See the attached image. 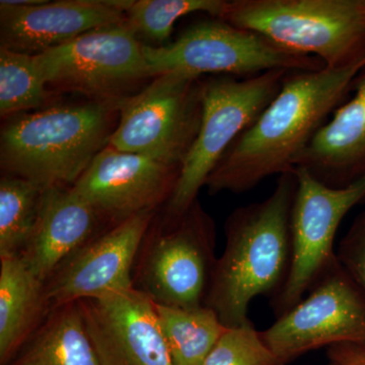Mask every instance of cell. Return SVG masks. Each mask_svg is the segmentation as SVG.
<instances>
[{
    "label": "cell",
    "instance_id": "1",
    "mask_svg": "<svg viewBox=\"0 0 365 365\" xmlns=\"http://www.w3.org/2000/svg\"><path fill=\"white\" fill-rule=\"evenodd\" d=\"M364 69L365 58L343 68L290 72L272 102L216 165L205 182L209 193L241 194L274 175L294 173Z\"/></svg>",
    "mask_w": 365,
    "mask_h": 365
},
{
    "label": "cell",
    "instance_id": "2",
    "mask_svg": "<svg viewBox=\"0 0 365 365\" xmlns=\"http://www.w3.org/2000/svg\"><path fill=\"white\" fill-rule=\"evenodd\" d=\"M297 178L278 177L271 195L232 211L225 222L227 244L216 260L204 306L227 328L252 324L248 313L259 295L280 292L292 254L290 216Z\"/></svg>",
    "mask_w": 365,
    "mask_h": 365
},
{
    "label": "cell",
    "instance_id": "3",
    "mask_svg": "<svg viewBox=\"0 0 365 365\" xmlns=\"http://www.w3.org/2000/svg\"><path fill=\"white\" fill-rule=\"evenodd\" d=\"M118 104L91 101L7 118L0 135L1 169L45 189L73 186L109 145Z\"/></svg>",
    "mask_w": 365,
    "mask_h": 365
},
{
    "label": "cell",
    "instance_id": "4",
    "mask_svg": "<svg viewBox=\"0 0 365 365\" xmlns=\"http://www.w3.org/2000/svg\"><path fill=\"white\" fill-rule=\"evenodd\" d=\"M220 19L328 68L365 58V0H232Z\"/></svg>",
    "mask_w": 365,
    "mask_h": 365
},
{
    "label": "cell",
    "instance_id": "5",
    "mask_svg": "<svg viewBox=\"0 0 365 365\" xmlns=\"http://www.w3.org/2000/svg\"><path fill=\"white\" fill-rule=\"evenodd\" d=\"M289 73L278 69L248 78L217 76L202 79L200 129L165 204V218L179 217L198 200L216 165L272 102Z\"/></svg>",
    "mask_w": 365,
    "mask_h": 365
},
{
    "label": "cell",
    "instance_id": "6",
    "mask_svg": "<svg viewBox=\"0 0 365 365\" xmlns=\"http://www.w3.org/2000/svg\"><path fill=\"white\" fill-rule=\"evenodd\" d=\"M143 54L153 78L181 73L248 78L278 69L314 71L325 67L316 57L285 49L260 34L218 18L194 24L170 44L143 45Z\"/></svg>",
    "mask_w": 365,
    "mask_h": 365
},
{
    "label": "cell",
    "instance_id": "7",
    "mask_svg": "<svg viewBox=\"0 0 365 365\" xmlns=\"http://www.w3.org/2000/svg\"><path fill=\"white\" fill-rule=\"evenodd\" d=\"M215 237V222L199 200L179 217H163L144 239L134 287L160 306H204L217 260Z\"/></svg>",
    "mask_w": 365,
    "mask_h": 365
},
{
    "label": "cell",
    "instance_id": "8",
    "mask_svg": "<svg viewBox=\"0 0 365 365\" xmlns=\"http://www.w3.org/2000/svg\"><path fill=\"white\" fill-rule=\"evenodd\" d=\"M202 79L160 74L139 93L120 100L109 146L181 170L201 126Z\"/></svg>",
    "mask_w": 365,
    "mask_h": 365
},
{
    "label": "cell",
    "instance_id": "9",
    "mask_svg": "<svg viewBox=\"0 0 365 365\" xmlns=\"http://www.w3.org/2000/svg\"><path fill=\"white\" fill-rule=\"evenodd\" d=\"M34 57L48 88L97 102L122 100L137 83L153 78L143 45L127 21L83 34Z\"/></svg>",
    "mask_w": 365,
    "mask_h": 365
},
{
    "label": "cell",
    "instance_id": "10",
    "mask_svg": "<svg viewBox=\"0 0 365 365\" xmlns=\"http://www.w3.org/2000/svg\"><path fill=\"white\" fill-rule=\"evenodd\" d=\"M297 189L290 216L289 269L274 299L285 314L338 262L334 242L345 215L365 199V175L342 188L319 182L304 168L294 170Z\"/></svg>",
    "mask_w": 365,
    "mask_h": 365
},
{
    "label": "cell",
    "instance_id": "11",
    "mask_svg": "<svg viewBox=\"0 0 365 365\" xmlns=\"http://www.w3.org/2000/svg\"><path fill=\"white\" fill-rule=\"evenodd\" d=\"M259 332L283 365L319 348L365 345V297L337 262L307 299Z\"/></svg>",
    "mask_w": 365,
    "mask_h": 365
},
{
    "label": "cell",
    "instance_id": "12",
    "mask_svg": "<svg viewBox=\"0 0 365 365\" xmlns=\"http://www.w3.org/2000/svg\"><path fill=\"white\" fill-rule=\"evenodd\" d=\"M155 211L140 213L96 235L45 282L49 312L134 287V264Z\"/></svg>",
    "mask_w": 365,
    "mask_h": 365
},
{
    "label": "cell",
    "instance_id": "13",
    "mask_svg": "<svg viewBox=\"0 0 365 365\" xmlns=\"http://www.w3.org/2000/svg\"><path fill=\"white\" fill-rule=\"evenodd\" d=\"M180 170L108 145L71 188L113 227L167 204Z\"/></svg>",
    "mask_w": 365,
    "mask_h": 365
},
{
    "label": "cell",
    "instance_id": "14",
    "mask_svg": "<svg viewBox=\"0 0 365 365\" xmlns=\"http://www.w3.org/2000/svg\"><path fill=\"white\" fill-rule=\"evenodd\" d=\"M101 365H174L157 309L135 287L78 300Z\"/></svg>",
    "mask_w": 365,
    "mask_h": 365
},
{
    "label": "cell",
    "instance_id": "15",
    "mask_svg": "<svg viewBox=\"0 0 365 365\" xmlns=\"http://www.w3.org/2000/svg\"><path fill=\"white\" fill-rule=\"evenodd\" d=\"M133 0H59L19 6L0 1V47L38 55L83 34L126 23Z\"/></svg>",
    "mask_w": 365,
    "mask_h": 365
},
{
    "label": "cell",
    "instance_id": "16",
    "mask_svg": "<svg viewBox=\"0 0 365 365\" xmlns=\"http://www.w3.org/2000/svg\"><path fill=\"white\" fill-rule=\"evenodd\" d=\"M102 220L71 187L46 188L32 235L20 254L46 282L72 255L96 235Z\"/></svg>",
    "mask_w": 365,
    "mask_h": 365
},
{
    "label": "cell",
    "instance_id": "17",
    "mask_svg": "<svg viewBox=\"0 0 365 365\" xmlns=\"http://www.w3.org/2000/svg\"><path fill=\"white\" fill-rule=\"evenodd\" d=\"M352 88L351 100L317 132L297 165L332 188L348 186L365 175V69Z\"/></svg>",
    "mask_w": 365,
    "mask_h": 365
},
{
    "label": "cell",
    "instance_id": "18",
    "mask_svg": "<svg viewBox=\"0 0 365 365\" xmlns=\"http://www.w3.org/2000/svg\"><path fill=\"white\" fill-rule=\"evenodd\" d=\"M49 314L45 282L21 255L0 257V362L6 365Z\"/></svg>",
    "mask_w": 365,
    "mask_h": 365
},
{
    "label": "cell",
    "instance_id": "19",
    "mask_svg": "<svg viewBox=\"0 0 365 365\" xmlns=\"http://www.w3.org/2000/svg\"><path fill=\"white\" fill-rule=\"evenodd\" d=\"M6 365H101L78 302L50 311L21 351Z\"/></svg>",
    "mask_w": 365,
    "mask_h": 365
},
{
    "label": "cell",
    "instance_id": "20",
    "mask_svg": "<svg viewBox=\"0 0 365 365\" xmlns=\"http://www.w3.org/2000/svg\"><path fill=\"white\" fill-rule=\"evenodd\" d=\"M155 309L174 365H203L228 329L206 306L182 309L155 304Z\"/></svg>",
    "mask_w": 365,
    "mask_h": 365
},
{
    "label": "cell",
    "instance_id": "21",
    "mask_svg": "<svg viewBox=\"0 0 365 365\" xmlns=\"http://www.w3.org/2000/svg\"><path fill=\"white\" fill-rule=\"evenodd\" d=\"M45 188L24 178L0 181V257L20 255L32 235Z\"/></svg>",
    "mask_w": 365,
    "mask_h": 365
},
{
    "label": "cell",
    "instance_id": "22",
    "mask_svg": "<svg viewBox=\"0 0 365 365\" xmlns=\"http://www.w3.org/2000/svg\"><path fill=\"white\" fill-rule=\"evenodd\" d=\"M48 90L34 55L0 47V115L13 117L42 109Z\"/></svg>",
    "mask_w": 365,
    "mask_h": 365
},
{
    "label": "cell",
    "instance_id": "23",
    "mask_svg": "<svg viewBox=\"0 0 365 365\" xmlns=\"http://www.w3.org/2000/svg\"><path fill=\"white\" fill-rule=\"evenodd\" d=\"M227 0H138L127 9V24L153 42L169 39L175 23L187 14L205 13L220 19Z\"/></svg>",
    "mask_w": 365,
    "mask_h": 365
},
{
    "label": "cell",
    "instance_id": "24",
    "mask_svg": "<svg viewBox=\"0 0 365 365\" xmlns=\"http://www.w3.org/2000/svg\"><path fill=\"white\" fill-rule=\"evenodd\" d=\"M203 365H283L252 324L228 328Z\"/></svg>",
    "mask_w": 365,
    "mask_h": 365
},
{
    "label": "cell",
    "instance_id": "25",
    "mask_svg": "<svg viewBox=\"0 0 365 365\" xmlns=\"http://www.w3.org/2000/svg\"><path fill=\"white\" fill-rule=\"evenodd\" d=\"M336 255L341 267L365 297V212L353 222Z\"/></svg>",
    "mask_w": 365,
    "mask_h": 365
},
{
    "label": "cell",
    "instance_id": "26",
    "mask_svg": "<svg viewBox=\"0 0 365 365\" xmlns=\"http://www.w3.org/2000/svg\"><path fill=\"white\" fill-rule=\"evenodd\" d=\"M329 365H365V345L338 344L327 350Z\"/></svg>",
    "mask_w": 365,
    "mask_h": 365
},
{
    "label": "cell",
    "instance_id": "27",
    "mask_svg": "<svg viewBox=\"0 0 365 365\" xmlns=\"http://www.w3.org/2000/svg\"><path fill=\"white\" fill-rule=\"evenodd\" d=\"M11 4H19V6H29V4H39L42 0H9Z\"/></svg>",
    "mask_w": 365,
    "mask_h": 365
},
{
    "label": "cell",
    "instance_id": "28",
    "mask_svg": "<svg viewBox=\"0 0 365 365\" xmlns=\"http://www.w3.org/2000/svg\"><path fill=\"white\" fill-rule=\"evenodd\" d=\"M329 365V364H328Z\"/></svg>",
    "mask_w": 365,
    "mask_h": 365
}]
</instances>
